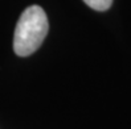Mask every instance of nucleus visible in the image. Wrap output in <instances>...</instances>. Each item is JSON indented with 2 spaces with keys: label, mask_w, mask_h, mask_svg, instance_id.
<instances>
[{
  "label": "nucleus",
  "mask_w": 131,
  "mask_h": 129,
  "mask_svg": "<svg viewBox=\"0 0 131 129\" xmlns=\"http://www.w3.org/2000/svg\"><path fill=\"white\" fill-rule=\"evenodd\" d=\"M83 3L94 11H107L113 4V0H83Z\"/></svg>",
  "instance_id": "2"
},
{
  "label": "nucleus",
  "mask_w": 131,
  "mask_h": 129,
  "mask_svg": "<svg viewBox=\"0 0 131 129\" xmlns=\"http://www.w3.org/2000/svg\"><path fill=\"white\" fill-rule=\"evenodd\" d=\"M49 24L45 11L30 5L21 13L13 37V50L19 57H28L41 46L48 34Z\"/></svg>",
  "instance_id": "1"
}]
</instances>
